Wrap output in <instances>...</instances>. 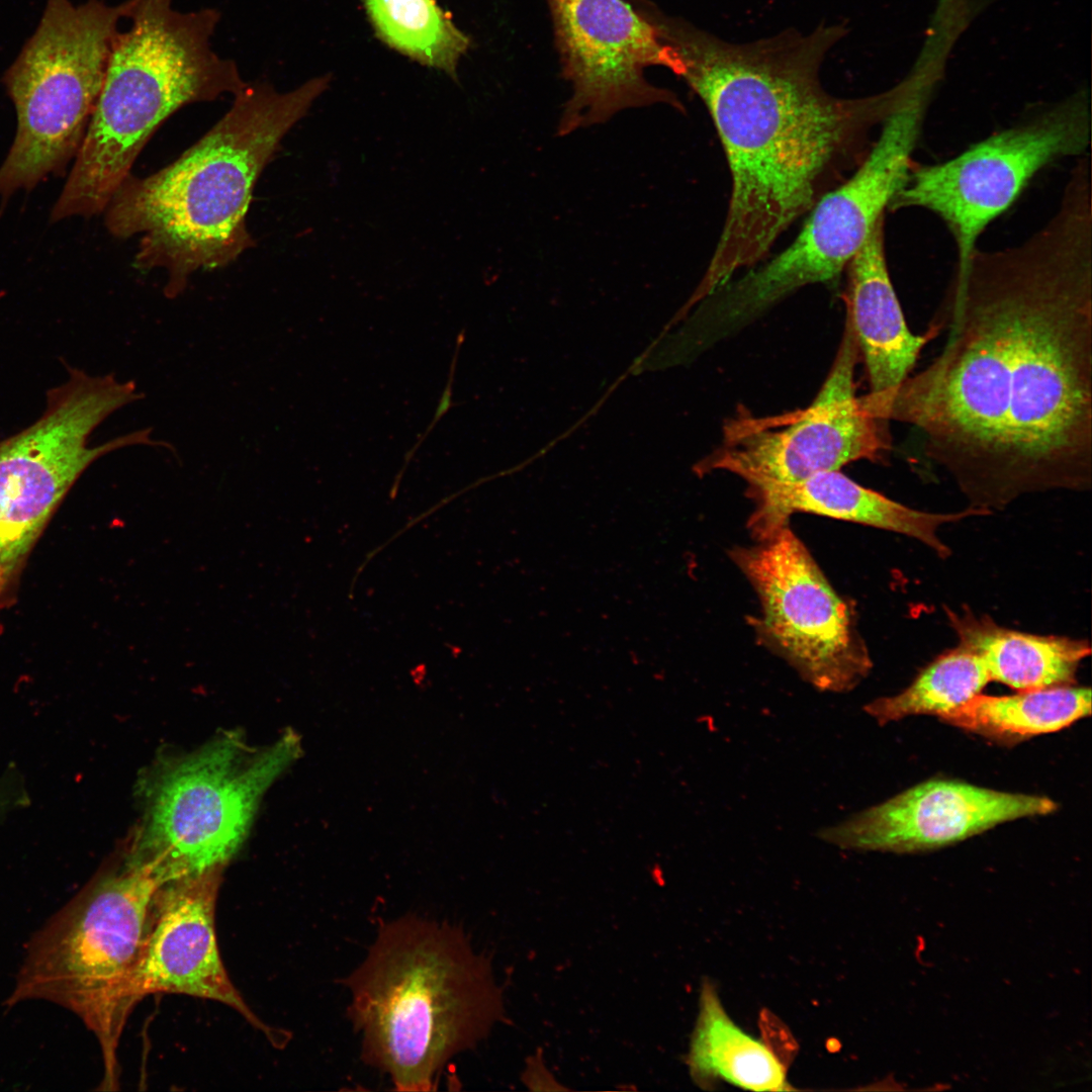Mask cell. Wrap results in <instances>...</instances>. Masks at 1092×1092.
Returning <instances> with one entry per match:
<instances>
[{"label":"cell","mask_w":1092,"mask_h":1092,"mask_svg":"<svg viewBox=\"0 0 1092 1092\" xmlns=\"http://www.w3.org/2000/svg\"><path fill=\"white\" fill-rule=\"evenodd\" d=\"M928 88L913 87L881 124L853 173L822 195L793 243L728 282L705 303L706 320L728 338L798 289L835 280L863 246L914 162Z\"/></svg>","instance_id":"cell-7"},{"label":"cell","mask_w":1092,"mask_h":1092,"mask_svg":"<svg viewBox=\"0 0 1092 1092\" xmlns=\"http://www.w3.org/2000/svg\"><path fill=\"white\" fill-rule=\"evenodd\" d=\"M1090 143L1087 104L1068 101L997 131L949 160L913 162L888 210L920 208L938 216L956 244L953 277H961L982 233L1034 176L1054 162L1083 157Z\"/></svg>","instance_id":"cell-11"},{"label":"cell","mask_w":1092,"mask_h":1092,"mask_svg":"<svg viewBox=\"0 0 1092 1092\" xmlns=\"http://www.w3.org/2000/svg\"><path fill=\"white\" fill-rule=\"evenodd\" d=\"M653 24L679 57L680 75L707 107L732 188L719 241L690 297L698 303L753 267L779 237L869 153L873 129L903 87L866 98L829 94L820 68L841 24L733 43L658 11Z\"/></svg>","instance_id":"cell-2"},{"label":"cell","mask_w":1092,"mask_h":1092,"mask_svg":"<svg viewBox=\"0 0 1092 1092\" xmlns=\"http://www.w3.org/2000/svg\"><path fill=\"white\" fill-rule=\"evenodd\" d=\"M757 595V639L822 692L846 693L872 668L848 602L831 586L804 543L782 528L729 551Z\"/></svg>","instance_id":"cell-13"},{"label":"cell","mask_w":1092,"mask_h":1092,"mask_svg":"<svg viewBox=\"0 0 1092 1092\" xmlns=\"http://www.w3.org/2000/svg\"><path fill=\"white\" fill-rule=\"evenodd\" d=\"M299 748L292 731L262 747L232 731L160 765L147 784L146 812L127 855L152 864L167 882L223 869L262 796Z\"/></svg>","instance_id":"cell-8"},{"label":"cell","mask_w":1092,"mask_h":1092,"mask_svg":"<svg viewBox=\"0 0 1092 1092\" xmlns=\"http://www.w3.org/2000/svg\"><path fill=\"white\" fill-rule=\"evenodd\" d=\"M562 75L571 85L557 135L608 121L621 110L667 104L685 112L670 90L647 81L661 66L680 77L676 52L630 1L546 0Z\"/></svg>","instance_id":"cell-14"},{"label":"cell","mask_w":1092,"mask_h":1092,"mask_svg":"<svg viewBox=\"0 0 1092 1092\" xmlns=\"http://www.w3.org/2000/svg\"><path fill=\"white\" fill-rule=\"evenodd\" d=\"M464 338H465V332H464V330H462L458 334L457 339H456L455 351H454V355L452 357V361H451V364H450L448 380H447L446 386H445V388H444V390L442 392V395L440 397L439 404H438V407H437V410L435 412L434 418L432 419V422L428 426L425 433H423L419 437L416 444L406 452V454L404 456L403 465H402L401 469L399 470V472L397 473V475L395 477V480H394V483L392 485L391 494H395V492L397 491V488H398L399 482L401 480V477L404 474V471H405L406 467L408 466L412 458L414 457V455L417 452V450L419 449V447L422 445V443L425 441V439L428 437V435L432 432V430L437 425V423L440 421V419L450 408H452L455 405L453 400H452L453 383H454V376H455V371H456V366H457V359H458V355H459V351L461 349V346H462V344L464 342Z\"/></svg>","instance_id":"cell-24"},{"label":"cell","mask_w":1092,"mask_h":1092,"mask_svg":"<svg viewBox=\"0 0 1092 1092\" xmlns=\"http://www.w3.org/2000/svg\"><path fill=\"white\" fill-rule=\"evenodd\" d=\"M686 1061L694 1082L703 1088L722 1081L752 1091L791 1089L776 1053L732 1020L709 984L702 988Z\"/></svg>","instance_id":"cell-20"},{"label":"cell","mask_w":1092,"mask_h":1092,"mask_svg":"<svg viewBox=\"0 0 1092 1092\" xmlns=\"http://www.w3.org/2000/svg\"><path fill=\"white\" fill-rule=\"evenodd\" d=\"M885 216L849 261L846 316L863 357L870 391L862 395L877 419L897 387L911 373L922 349L942 331L936 320L922 335L913 334L894 289L885 252Z\"/></svg>","instance_id":"cell-17"},{"label":"cell","mask_w":1092,"mask_h":1092,"mask_svg":"<svg viewBox=\"0 0 1092 1092\" xmlns=\"http://www.w3.org/2000/svg\"><path fill=\"white\" fill-rule=\"evenodd\" d=\"M166 880L129 857L99 872L31 938L8 1006L46 1000L75 1013L101 1049L102 1089L119 1084L117 1048L154 902Z\"/></svg>","instance_id":"cell-6"},{"label":"cell","mask_w":1092,"mask_h":1092,"mask_svg":"<svg viewBox=\"0 0 1092 1092\" xmlns=\"http://www.w3.org/2000/svg\"><path fill=\"white\" fill-rule=\"evenodd\" d=\"M377 37L390 49L457 80L470 38L436 0H362Z\"/></svg>","instance_id":"cell-22"},{"label":"cell","mask_w":1092,"mask_h":1092,"mask_svg":"<svg viewBox=\"0 0 1092 1092\" xmlns=\"http://www.w3.org/2000/svg\"><path fill=\"white\" fill-rule=\"evenodd\" d=\"M748 493L755 508L747 528L756 541L788 526L793 514L809 513L899 533L947 558L951 550L938 530L966 518L986 516L972 508L956 513L912 509L861 486L839 470L822 471L795 482L749 486Z\"/></svg>","instance_id":"cell-18"},{"label":"cell","mask_w":1092,"mask_h":1092,"mask_svg":"<svg viewBox=\"0 0 1092 1092\" xmlns=\"http://www.w3.org/2000/svg\"><path fill=\"white\" fill-rule=\"evenodd\" d=\"M945 614L960 645L981 657L991 680L1017 691L1072 686L1080 663L1091 653L1082 639L1010 630L968 610L945 608Z\"/></svg>","instance_id":"cell-19"},{"label":"cell","mask_w":1092,"mask_h":1092,"mask_svg":"<svg viewBox=\"0 0 1092 1092\" xmlns=\"http://www.w3.org/2000/svg\"><path fill=\"white\" fill-rule=\"evenodd\" d=\"M127 30L117 31L102 87L75 164L51 218L105 210L156 129L181 107L237 95L247 85L211 38L215 8L180 11L174 0H129Z\"/></svg>","instance_id":"cell-5"},{"label":"cell","mask_w":1092,"mask_h":1092,"mask_svg":"<svg viewBox=\"0 0 1092 1092\" xmlns=\"http://www.w3.org/2000/svg\"><path fill=\"white\" fill-rule=\"evenodd\" d=\"M345 982L363 1061L398 1090H430L451 1058L505 1019L489 958L446 922L407 915L383 924Z\"/></svg>","instance_id":"cell-4"},{"label":"cell","mask_w":1092,"mask_h":1092,"mask_svg":"<svg viewBox=\"0 0 1092 1092\" xmlns=\"http://www.w3.org/2000/svg\"><path fill=\"white\" fill-rule=\"evenodd\" d=\"M1091 713V690L1057 687L1011 696L976 695L939 719L982 736L1018 741L1059 731Z\"/></svg>","instance_id":"cell-21"},{"label":"cell","mask_w":1092,"mask_h":1092,"mask_svg":"<svg viewBox=\"0 0 1092 1092\" xmlns=\"http://www.w3.org/2000/svg\"><path fill=\"white\" fill-rule=\"evenodd\" d=\"M937 316L946 341L897 387L883 419L991 514L1092 484V195L1063 191L1022 243L977 249Z\"/></svg>","instance_id":"cell-1"},{"label":"cell","mask_w":1092,"mask_h":1092,"mask_svg":"<svg viewBox=\"0 0 1092 1092\" xmlns=\"http://www.w3.org/2000/svg\"><path fill=\"white\" fill-rule=\"evenodd\" d=\"M330 81L316 77L287 92L248 83L177 160L144 178L128 175L118 187L105 225L115 238L141 235L134 266L165 270L168 298L180 295L194 272L226 266L253 247L246 220L254 187Z\"/></svg>","instance_id":"cell-3"},{"label":"cell","mask_w":1092,"mask_h":1092,"mask_svg":"<svg viewBox=\"0 0 1092 1092\" xmlns=\"http://www.w3.org/2000/svg\"><path fill=\"white\" fill-rule=\"evenodd\" d=\"M222 869L164 884L133 972V1007L153 994H183L222 1003L240 1013L275 1046L288 1039L248 1006L223 966L215 935V906Z\"/></svg>","instance_id":"cell-15"},{"label":"cell","mask_w":1092,"mask_h":1092,"mask_svg":"<svg viewBox=\"0 0 1092 1092\" xmlns=\"http://www.w3.org/2000/svg\"><path fill=\"white\" fill-rule=\"evenodd\" d=\"M860 356L846 316L833 365L814 400L781 415L741 412L723 427L721 444L697 466L721 470L749 486L795 482L859 460H881L890 447L887 422L874 417L855 390Z\"/></svg>","instance_id":"cell-12"},{"label":"cell","mask_w":1092,"mask_h":1092,"mask_svg":"<svg viewBox=\"0 0 1092 1092\" xmlns=\"http://www.w3.org/2000/svg\"><path fill=\"white\" fill-rule=\"evenodd\" d=\"M990 681L981 657L959 644L937 657L904 691L874 700L864 711L881 725L913 715L940 717L980 694Z\"/></svg>","instance_id":"cell-23"},{"label":"cell","mask_w":1092,"mask_h":1092,"mask_svg":"<svg viewBox=\"0 0 1092 1092\" xmlns=\"http://www.w3.org/2000/svg\"><path fill=\"white\" fill-rule=\"evenodd\" d=\"M10 574H11V573H9V572H8L7 570H5L4 568L0 567V594H1V592H2V589H3V587H4V585H5V583L7 582V580H8V578H9Z\"/></svg>","instance_id":"cell-25"},{"label":"cell","mask_w":1092,"mask_h":1092,"mask_svg":"<svg viewBox=\"0 0 1092 1092\" xmlns=\"http://www.w3.org/2000/svg\"><path fill=\"white\" fill-rule=\"evenodd\" d=\"M1058 808L1050 798L931 780L818 832L850 850L909 852L942 847L1001 823Z\"/></svg>","instance_id":"cell-16"},{"label":"cell","mask_w":1092,"mask_h":1092,"mask_svg":"<svg viewBox=\"0 0 1092 1092\" xmlns=\"http://www.w3.org/2000/svg\"><path fill=\"white\" fill-rule=\"evenodd\" d=\"M48 392L43 415L0 442V567L12 573L51 514L84 470L114 450L149 445L172 450L143 429L88 447L91 433L118 408L144 397L133 381L70 369Z\"/></svg>","instance_id":"cell-10"},{"label":"cell","mask_w":1092,"mask_h":1092,"mask_svg":"<svg viewBox=\"0 0 1092 1092\" xmlns=\"http://www.w3.org/2000/svg\"><path fill=\"white\" fill-rule=\"evenodd\" d=\"M129 0L110 5L48 0L40 21L4 76L17 115L0 167V195L30 190L78 153L95 108L118 22Z\"/></svg>","instance_id":"cell-9"}]
</instances>
